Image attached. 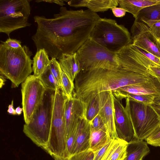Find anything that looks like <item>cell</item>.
I'll use <instances>...</instances> for the list:
<instances>
[{"instance_id":"16","label":"cell","mask_w":160,"mask_h":160,"mask_svg":"<svg viewBox=\"0 0 160 160\" xmlns=\"http://www.w3.org/2000/svg\"><path fill=\"white\" fill-rule=\"evenodd\" d=\"M91 128L90 122L86 118L80 120L71 156L89 149Z\"/></svg>"},{"instance_id":"37","label":"cell","mask_w":160,"mask_h":160,"mask_svg":"<svg viewBox=\"0 0 160 160\" xmlns=\"http://www.w3.org/2000/svg\"><path fill=\"white\" fill-rule=\"evenodd\" d=\"M148 69L152 75L160 79V66L151 65L149 66Z\"/></svg>"},{"instance_id":"39","label":"cell","mask_w":160,"mask_h":160,"mask_svg":"<svg viewBox=\"0 0 160 160\" xmlns=\"http://www.w3.org/2000/svg\"><path fill=\"white\" fill-rule=\"evenodd\" d=\"M42 2L48 3H53L62 6L65 5V4L64 3V0H38L36 1V2L38 3Z\"/></svg>"},{"instance_id":"17","label":"cell","mask_w":160,"mask_h":160,"mask_svg":"<svg viewBox=\"0 0 160 160\" xmlns=\"http://www.w3.org/2000/svg\"><path fill=\"white\" fill-rule=\"evenodd\" d=\"M70 6L85 7L91 11L97 13L103 12L117 7L118 0H71L67 2Z\"/></svg>"},{"instance_id":"41","label":"cell","mask_w":160,"mask_h":160,"mask_svg":"<svg viewBox=\"0 0 160 160\" xmlns=\"http://www.w3.org/2000/svg\"><path fill=\"white\" fill-rule=\"evenodd\" d=\"M151 105L160 116V105L154 103Z\"/></svg>"},{"instance_id":"2","label":"cell","mask_w":160,"mask_h":160,"mask_svg":"<svg viewBox=\"0 0 160 160\" xmlns=\"http://www.w3.org/2000/svg\"><path fill=\"white\" fill-rule=\"evenodd\" d=\"M148 67L124 71L100 68L80 71L74 80L73 95L84 102L92 94L148 82L154 77L149 72Z\"/></svg>"},{"instance_id":"3","label":"cell","mask_w":160,"mask_h":160,"mask_svg":"<svg viewBox=\"0 0 160 160\" xmlns=\"http://www.w3.org/2000/svg\"><path fill=\"white\" fill-rule=\"evenodd\" d=\"M32 52L26 46L18 49L0 45V73L12 82V87L22 84L33 72Z\"/></svg>"},{"instance_id":"18","label":"cell","mask_w":160,"mask_h":160,"mask_svg":"<svg viewBox=\"0 0 160 160\" xmlns=\"http://www.w3.org/2000/svg\"><path fill=\"white\" fill-rule=\"evenodd\" d=\"M58 60L61 69L69 78L74 82L76 78L81 71L80 63L76 52L71 54H63Z\"/></svg>"},{"instance_id":"44","label":"cell","mask_w":160,"mask_h":160,"mask_svg":"<svg viewBox=\"0 0 160 160\" xmlns=\"http://www.w3.org/2000/svg\"><path fill=\"white\" fill-rule=\"evenodd\" d=\"M52 156L54 159V160H66V159L58 156L53 155Z\"/></svg>"},{"instance_id":"9","label":"cell","mask_w":160,"mask_h":160,"mask_svg":"<svg viewBox=\"0 0 160 160\" xmlns=\"http://www.w3.org/2000/svg\"><path fill=\"white\" fill-rule=\"evenodd\" d=\"M31 0H0V32L9 37L13 31L31 26Z\"/></svg>"},{"instance_id":"5","label":"cell","mask_w":160,"mask_h":160,"mask_svg":"<svg viewBox=\"0 0 160 160\" xmlns=\"http://www.w3.org/2000/svg\"><path fill=\"white\" fill-rule=\"evenodd\" d=\"M55 91L47 89L43 99L23 131L35 144L43 148L47 145L50 135Z\"/></svg>"},{"instance_id":"26","label":"cell","mask_w":160,"mask_h":160,"mask_svg":"<svg viewBox=\"0 0 160 160\" xmlns=\"http://www.w3.org/2000/svg\"><path fill=\"white\" fill-rule=\"evenodd\" d=\"M40 78L47 89L55 91L61 88L52 73L49 66Z\"/></svg>"},{"instance_id":"31","label":"cell","mask_w":160,"mask_h":160,"mask_svg":"<svg viewBox=\"0 0 160 160\" xmlns=\"http://www.w3.org/2000/svg\"><path fill=\"white\" fill-rule=\"evenodd\" d=\"M154 37L157 40L160 39V19L144 22Z\"/></svg>"},{"instance_id":"33","label":"cell","mask_w":160,"mask_h":160,"mask_svg":"<svg viewBox=\"0 0 160 160\" xmlns=\"http://www.w3.org/2000/svg\"><path fill=\"white\" fill-rule=\"evenodd\" d=\"M114 139H111L102 148L95 152L93 160H102L105 155Z\"/></svg>"},{"instance_id":"28","label":"cell","mask_w":160,"mask_h":160,"mask_svg":"<svg viewBox=\"0 0 160 160\" xmlns=\"http://www.w3.org/2000/svg\"><path fill=\"white\" fill-rule=\"evenodd\" d=\"M51 72L56 80L59 86L62 88L61 82V68L59 62L55 58L50 60L49 65Z\"/></svg>"},{"instance_id":"45","label":"cell","mask_w":160,"mask_h":160,"mask_svg":"<svg viewBox=\"0 0 160 160\" xmlns=\"http://www.w3.org/2000/svg\"><path fill=\"white\" fill-rule=\"evenodd\" d=\"M154 103L160 105V97L155 98L154 100Z\"/></svg>"},{"instance_id":"43","label":"cell","mask_w":160,"mask_h":160,"mask_svg":"<svg viewBox=\"0 0 160 160\" xmlns=\"http://www.w3.org/2000/svg\"><path fill=\"white\" fill-rule=\"evenodd\" d=\"M17 115H20L22 113V111L23 112V109L21 108L20 106H18L15 109Z\"/></svg>"},{"instance_id":"7","label":"cell","mask_w":160,"mask_h":160,"mask_svg":"<svg viewBox=\"0 0 160 160\" xmlns=\"http://www.w3.org/2000/svg\"><path fill=\"white\" fill-rule=\"evenodd\" d=\"M90 38L112 52L116 53L131 44L128 29L115 20L100 18L93 28Z\"/></svg>"},{"instance_id":"10","label":"cell","mask_w":160,"mask_h":160,"mask_svg":"<svg viewBox=\"0 0 160 160\" xmlns=\"http://www.w3.org/2000/svg\"><path fill=\"white\" fill-rule=\"evenodd\" d=\"M47 88L40 78L28 76L21 84L22 105L25 124L29 123L43 99Z\"/></svg>"},{"instance_id":"6","label":"cell","mask_w":160,"mask_h":160,"mask_svg":"<svg viewBox=\"0 0 160 160\" xmlns=\"http://www.w3.org/2000/svg\"><path fill=\"white\" fill-rule=\"evenodd\" d=\"M76 54L81 71L98 68L124 71L118 64L116 53L109 51L90 37Z\"/></svg>"},{"instance_id":"12","label":"cell","mask_w":160,"mask_h":160,"mask_svg":"<svg viewBox=\"0 0 160 160\" xmlns=\"http://www.w3.org/2000/svg\"><path fill=\"white\" fill-rule=\"evenodd\" d=\"M113 98L117 138L129 142L135 139L134 130L126 106L124 107L121 101V100L113 95Z\"/></svg>"},{"instance_id":"25","label":"cell","mask_w":160,"mask_h":160,"mask_svg":"<svg viewBox=\"0 0 160 160\" xmlns=\"http://www.w3.org/2000/svg\"><path fill=\"white\" fill-rule=\"evenodd\" d=\"M83 102L86 105V118L91 122L99 113V109L98 94L91 95Z\"/></svg>"},{"instance_id":"19","label":"cell","mask_w":160,"mask_h":160,"mask_svg":"<svg viewBox=\"0 0 160 160\" xmlns=\"http://www.w3.org/2000/svg\"><path fill=\"white\" fill-rule=\"evenodd\" d=\"M150 151L146 142L135 139L128 142L124 160H142Z\"/></svg>"},{"instance_id":"4","label":"cell","mask_w":160,"mask_h":160,"mask_svg":"<svg viewBox=\"0 0 160 160\" xmlns=\"http://www.w3.org/2000/svg\"><path fill=\"white\" fill-rule=\"evenodd\" d=\"M68 98L62 88L55 92L49 138L43 149L51 156L69 158L67 145L65 107Z\"/></svg>"},{"instance_id":"46","label":"cell","mask_w":160,"mask_h":160,"mask_svg":"<svg viewBox=\"0 0 160 160\" xmlns=\"http://www.w3.org/2000/svg\"><path fill=\"white\" fill-rule=\"evenodd\" d=\"M157 43L160 49V39L157 40Z\"/></svg>"},{"instance_id":"29","label":"cell","mask_w":160,"mask_h":160,"mask_svg":"<svg viewBox=\"0 0 160 160\" xmlns=\"http://www.w3.org/2000/svg\"><path fill=\"white\" fill-rule=\"evenodd\" d=\"M122 92L125 94L126 98L128 97L145 104L151 105L154 103V100L155 98L152 95H137Z\"/></svg>"},{"instance_id":"8","label":"cell","mask_w":160,"mask_h":160,"mask_svg":"<svg viewBox=\"0 0 160 160\" xmlns=\"http://www.w3.org/2000/svg\"><path fill=\"white\" fill-rule=\"evenodd\" d=\"M126 107L133 128L135 139L145 140L160 128V116L150 105L127 97Z\"/></svg>"},{"instance_id":"40","label":"cell","mask_w":160,"mask_h":160,"mask_svg":"<svg viewBox=\"0 0 160 160\" xmlns=\"http://www.w3.org/2000/svg\"><path fill=\"white\" fill-rule=\"evenodd\" d=\"M7 112L9 114L11 115H17L16 112L15 110L14 109V108L13 100L12 101L11 104L8 105Z\"/></svg>"},{"instance_id":"23","label":"cell","mask_w":160,"mask_h":160,"mask_svg":"<svg viewBox=\"0 0 160 160\" xmlns=\"http://www.w3.org/2000/svg\"><path fill=\"white\" fill-rule=\"evenodd\" d=\"M111 139L107 131L95 129L91 127L89 149L95 153Z\"/></svg>"},{"instance_id":"32","label":"cell","mask_w":160,"mask_h":160,"mask_svg":"<svg viewBox=\"0 0 160 160\" xmlns=\"http://www.w3.org/2000/svg\"><path fill=\"white\" fill-rule=\"evenodd\" d=\"M147 144L155 147H160V128L145 139Z\"/></svg>"},{"instance_id":"47","label":"cell","mask_w":160,"mask_h":160,"mask_svg":"<svg viewBox=\"0 0 160 160\" xmlns=\"http://www.w3.org/2000/svg\"><path fill=\"white\" fill-rule=\"evenodd\" d=\"M159 79V81H160V79Z\"/></svg>"},{"instance_id":"24","label":"cell","mask_w":160,"mask_h":160,"mask_svg":"<svg viewBox=\"0 0 160 160\" xmlns=\"http://www.w3.org/2000/svg\"><path fill=\"white\" fill-rule=\"evenodd\" d=\"M160 19V3L145 8L138 13L135 21L144 22Z\"/></svg>"},{"instance_id":"22","label":"cell","mask_w":160,"mask_h":160,"mask_svg":"<svg viewBox=\"0 0 160 160\" xmlns=\"http://www.w3.org/2000/svg\"><path fill=\"white\" fill-rule=\"evenodd\" d=\"M49 57L44 49L37 51L33 59L32 68L34 76L40 78L44 72L49 64Z\"/></svg>"},{"instance_id":"42","label":"cell","mask_w":160,"mask_h":160,"mask_svg":"<svg viewBox=\"0 0 160 160\" xmlns=\"http://www.w3.org/2000/svg\"><path fill=\"white\" fill-rule=\"evenodd\" d=\"M5 78H6L5 76L1 73H0V87L1 88L4 84L5 82Z\"/></svg>"},{"instance_id":"38","label":"cell","mask_w":160,"mask_h":160,"mask_svg":"<svg viewBox=\"0 0 160 160\" xmlns=\"http://www.w3.org/2000/svg\"><path fill=\"white\" fill-rule=\"evenodd\" d=\"M111 9L114 15L117 18L123 17L127 12L124 9L120 7H116Z\"/></svg>"},{"instance_id":"1","label":"cell","mask_w":160,"mask_h":160,"mask_svg":"<svg viewBox=\"0 0 160 160\" xmlns=\"http://www.w3.org/2000/svg\"><path fill=\"white\" fill-rule=\"evenodd\" d=\"M100 18L88 9L71 10L62 6L53 18L34 17L37 27L32 39L37 51L44 49L49 57L58 59L63 54L76 53Z\"/></svg>"},{"instance_id":"15","label":"cell","mask_w":160,"mask_h":160,"mask_svg":"<svg viewBox=\"0 0 160 160\" xmlns=\"http://www.w3.org/2000/svg\"><path fill=\"white\" fill-rule=\"evenodd\" d=\"M117 90L128 93L149 95H152L155 98H159L160 81L158 78L154 77L148 82L124 86Z\"/></svg>"},{"instance_id":"30","label":"cell","mask_w":160,"mask_h":160,"mask_svg":"<svg viewBox=\"0 0 160 160\" xmlns=\"http://www.w3.org/2000/svg\"><path fill=\"white\" fill-rule=\"evenodd\" d=\"M95 153L88 149L70 156L66 160H93Z\"/></svg>"},{"instance_id":"36","label":"cell","mask_w":160,"mask_h":160,"mask_svg":"<svg viewBox=\"0 0 160 160\" xmlns=\"http://www.w3.org/2000/svg\"><path fill=\"white\" fill-rule=\"evenodd\" d=\"M140 52L149 60L157 65L160 66V58L156 57L152 54L142 49L137 47Z\"/></svg>"},{"instance_id":"14","label":"cell","mask_w":160,"mask_h":160,"mask_svg":"<svg viewBox=\"0 0 160 160\" xmlns=\"http://www.w3.org/2000/svg\"><path fill=\"white\" fill-rule=\"evenodd\" d=\"M85 103L73 95L66 101L65 107V118L67 139L75 129L80 120L86 118Z\"/></svg>"},{"instance_id":"11","label":"cell","mask_w":160,"mask_h":160,"mask_svg":"<svg viewBox=\"0 0 160 160\" xmlns=\"http://www.w3.org/2000/svg\"><path fill=\"white\" fill-rule=\"evenodd\" d=\"M132 43L160 58L157 39L143 22L134 21L131 29Z\"/></svg>"},{"instance_id":"48","label":"cell","mask_w":160,"mask_h":160,"mask_svg":"<svg viewBox=\"0 0 160 160\" xmlns=\"http://www.w3.org/2000/svg\"></svg>"},{"instance_id":"34","label":"cell","mask_w":160,"mask_h":160,"mask_svg":"<svg viewBox=\"0 0 160 160\" xmlns=\"http://www.w3.org/2000/svg\"><path fill=\"white\" fill-rule=\"evenodd\" d=\"M90 122L92 128L95 129L105 131L107 132L104 123L99 114Z\"/></svg>"},{"instance_id":"27","label":"cell","mask_w":160,"mask_h":160,"mask_svg":"<svg viewBox=\"0 0 160 160\" xmlns=\"http://www.w3.org/2000/svg\"><path fill=\"white\" fill-rule=\"evenodd\" d=\"M61 82L62 88L64 94L68 99L72 98L75 88L74 82L69 78L62 69Z\"/></svg>"},{"instance_id":"13","label":"cell","mask_w":160,"mask_h":160,"mask_svg":"<svg viewBox=\"0 0 160 160\" xmlns=\"http://www.w3.org/2000/svg\"><path fill=\"white\" fill-rule=\"evenodd\" d=\"M99 114L102 120L110 138L118 139L115 129L113 95L111 91L98 93Z\"/></svg>"},{"instance_id":"21","label":"cell","mask_w":160,"mask_h":160,"mask_svg":"<svg viewBox=\"0 0 160 160\" xmlns=\"http://www.w3.org/2000/svg\"><path fill=\"white\" fill-rule=\"evenodd\" d=\"M128 143L121 139H114L102 160H124Z\"/></svg>"},{"instance_id":"20","label":"cell","mask_w":160,"mask_h":160,"mask_svg":"<svg viewBox=\"0 0 160 160\" xmlns=\"http://www.w3.org/2000/svg\"><path fill=\"white\" fill-rule=\"evenodd\" d=\"M160 3V0H118L119 7L132 14L135 19L143 8Z\"/></svg>"},{"instance_id":"35","label":"cell","mask_w":160,"mask_h":160,"mask_svg":"<svg viewBox=\"0 0 160 160\" xmlns=\"http://www.w3.org/2000/svg\"><path fill=\"white\" fill-rule=\"evenodd\" d=\"M3 45L7 47L14 49H18L22 47L21 42L20 41L10 38L5 42L1 41Z\"/></svg>"}]
</instances>
